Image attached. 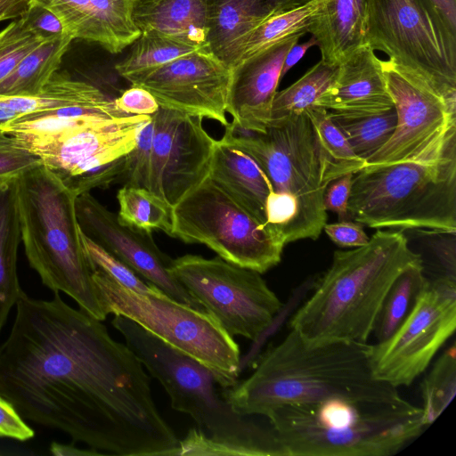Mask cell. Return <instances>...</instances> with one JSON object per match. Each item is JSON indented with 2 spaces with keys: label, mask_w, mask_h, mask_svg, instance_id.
<instances>
[{
  "label": "cell",
  "mask_w": 456,
  "mask_h": 456,
  "mask_svg": "<svg viewBox=\"0 0 456 456\" xmlns=\"http://www.w3.org/2000/svg\"><path fill=\"white\" fill-rule=\"evenodd\" d=\"M0 344V395L25 419L101 454L175 456L180 440L159 413L143 365L105 325L64 302L25 292Z\"/></svg>",
  "instance_id": "6da1fadb"
},
{
  "label": "cell",
  "mask_w": 456,
  "mask_h": 456,
  "mask_svg": "<svg viewBox=\"0 0 456 456\" xmlns=\"http://www.w3.org/2000/svg\"><path fill=\"white\" fill-rule=\"evenodd\" d=\"M369 347L342 340L312 343L290 330L248 378L221 394L236 412L263 417L286 404L400 398L396 387L373 376Z\"/></svg>",
  "instance_id": "7a4b0ae2"
},
{
  "label": "cell",
  "mask_w": 456,
  "mask_h": 456,
  "mask_svg": "<svg viewBox=\"0 0 456 456\" xmlns=\"http://www.w3.org/2000/svg\"><path fill=\"white\" fill-rule=\"evenodd\" d=\"M111 325L163 387L171 407L198 424L180 441L177 455L286 456L269 422L233 411L208 368L126 317L115 315Z\"/></svg>",
  "instance_id": "3957f363"
},
{
  "label": "cell",
  "mask_w": 456,
  "mask_h": 456,
  "mask_svg": "<svg viewBox=\"0 0 456 456\" xmlns=\"http://www.w3.org/2000/svg\"><path fill=\"white\" fill-rule=\"evenodd\" d=\"M224 127L221 140L249 155L270 182L266 217L272 233L285 245L316 240L327 222L323 194L335 177L305 111L264 131L234 119Z\"/></svg>",
  "instance_id": "277c9868"
},
{
  "label": "cell",
  "mask_w": 456,
  "mask_h": 456,
  "mask_svg": "<svg viewBox=\"0 0 456 456\" xmlns=\"http://www.w3.org/2000/svg\"><path fill=\"white\" fill-rule=\"evenodd\" d=\"M420 262L401 232L378 231L363 246L335 251L314 291L290 318V330L312 343H368L389 288Z\"/></svg>",
  "instance_id": "5b68a950"
},
{
  "label": "cell",
  "mask_w": 456,
  "mask_h": 456,
  "mask_svg": "<svg viewBox=\"0 0 456 456\" xmlns=\"http://www.w3.org/2000/svg\"><path fill=\"white\" fill-rule=\"evenodd\" d=\"M265 418L286 456H389L427 428L421 408L403 397L286 404Z\"/></svg>",
  "instance_id": "8992f818"
},
{
  "label": "cell",
  "mask_w": 456,
  "mask_h": 456,
  "mask_svg": "<svg viewBox=\"0 0 456 456\" xmlns=\"http://www.w3.org/2000/svg\"><path fill=\"white\" fill-rule=\"evenodd\" d=\"M21 241L42 283L99 321L107 314L80 240L77 196L43 165L17 177Z\"/></svg>",
  "instance_id": "52a82bcc"
},
{
  "label": "cell",
  "mask_w": 456,
  "mask_h": 456,
  "mask_svg": "<svg viewBox=\"0 0 456 456\" xmlns=\"http://www.w3.org/2000/svg\"><path fill=\"white\" fill-rule=\"evenodd\" d=\"M349 218L370 228L456 232V149L428 160L366 166L354 174Z\"/></svg>",
  "instance_id": "ba28073f"
},
{
  "label": "cell",
  "mask_w": 456,
  "mask_h": 456,
  "mask_svg": "<svg viewBox=\"0 0 456 456\" xmlns=\"http://www.w3.org/2000/svg\"><path fill=\"white\" fill-rule=\"evenodd\" d=\"M93 281L107 314L122 315L208 368L222 388L240 372V346L208 312L173 299L162 291L138 293L99 269Z\"/></svg>",
  "instance_id": "9c48e42d"
},
{
  "label": "cell",
  "mask_w": 456,
  "mask_h": 456,
  "mask_svg": "<svg viewBox=\"0 0 456 456\" xmlns=\"http://www.w3.org/2000/svg\"><path fill=\"white\" fill-rule=\"evenodd\" d=\"M366 37L398 71L456 102V31L431 0H366Z\"/></svg>",
  "instance_id": "30bf717a"
},
{
  "label": "cell",
  "mask_w": 456,
  "mask_h": 456,
  "mask_svg": "<svg viewBox=\"0 0 456 456\" xmlns=\"http://www.w3.org/2000/svg\"><path fill=\"white\" fill-rule=\"evenodd\" d=\"M171 237L203 244L233 265L264 273L286 246L208 176L173 207Z\"/></svg>",
  "instance_id": "8fae6325"
},
{
  "label": "cell",
  "mask_w": 456,
  "mask_h": 456,
  "mask_svg": "<svg viewBox=\"0 0 456 456\" xmlns=\"http://www.w3.org/2000/svg\"><path fill=\"white\" fill-rule=\"evenodd\" d=\"M171 274L231 336L256 340L282 305L260 273L187 254L172 260Z\"/></svg>",
  "instance_id": "7c38bea8"
},
{
  "label": "cell",
  "mask_w": 456,
  "mask_h": 456,
  "mask_svg": "<svg viewBox=\"0 0 456 456\" xmlns=\"http://www.w3.org/2000/svg\"><path fill=\"white\" fill-rule=\"evenodd\" d=\"M456 329V279L428 280L403 323L386 340L370 345L375 379L396 388L410 386Z\"/></svg>",
  "instance_id": "4fadbf2b"
},
{
  "label": "cell",
  "mask_w": 456,
  "mask_h": 456,
  "mask_svg": "<svg viewBox=\"0 0 456 456\" xmlns=\"http://www.w3.org/2000/svg\"><path fill=\"white\" fill-rule=\"evenodd\" d=\"M383 66L397 122L390 139L366 166L428 160L456 149V102L401 73L387 60Z\"/></svg>",
  "instance_id": "5bb4252c"
},
{
  "label": "cell",
  "mask_w": 456,
  "mask_h": 456,
  "mask_svg": "<svg viewBox=\"0 0 456 456\" xmlns=\"http://www.w3.org/2000/svg\"><path fill=\"white\" fill-rule=\"evenodd\" d=\"M150 115H131L72 131L37 151L42 165L77 197L119 183L126 155Z\"/></svg>",
  "instance_id": "9a60e30c"
},
{
  "label": "cell",
  "mask_w": 456,
  "mask_h": 456,
  "mask_svg": "<svg viewBox=\"0 0 456 456\" xmlns=\"http://www.w3.org/2000/svg\"><path fill=\"white\" fill-rule=\"evenodd\" d=\"M151 118L148 190L174 207L208 176L216 140L200 117L159 107Z\"/></svg>",
  "instance_id": "2e32d148"
},
{
  "label": "cell",
  "mask_w": 456,
  "mask_h": 456,
  "mask_svg": "<svg viewBox=\"0 0 456 456\" xmlns=\"http://www.w3.org/2000/svg\"><path fill=\"white\" fill-rule=\"evenodd\" d=\"M232 69L207 46L150 72L131 85L148 90L159 107L225 126Z\"/></svg>",
  "instance_id": "e0dca14e"
},
{
  "label": "cell",
  "mask_w": 456,
  "mask_h": 456,
  "mask_svg": "<svg viewBox=\"0 0 456 456\" xmlns=\"http://www.w3.org/2000/svg\"><path fill=\"white\" fill-rule=\"evenodd\" d=\"M76 213L81 230L139 276L173 299L207 312L171 274L173 259L157 247L151 234L120 224L90 192L77 197Z\"/></svg>",
  "instance_id": "ac0fdd59"
},
{
  "label": "cell",
  "mask_w": 456,
  "mask_h": 456,
  "mask_svg": "<svg viewBox=\"0 0 456 456\" xmlns=\"http://www.w3.org/2000/svg\"><path fill=\"white\" fill-rule=\"evenodd\" d=\"M303 35H292L232 68L226 112L246 128L268 125L284 60Z\"/></svg>",
  "instance_id": "d6986e66"
},
{
  "label": "cell",
  "mask_w": 456,
  "mask_h": 456,
  "mask_svg": "<svg viewBox=\"0 0 456 456\" xmlns=\"http://www.w3.org/2000/svg\"><path fill=\"white\" fill-rule=\"evenodd\" d=\"M315 105L349 118L375 115L394 108L383 61L369 44L357 47L338 62L333 83Z\"/></svg>",
  "instance_id": "ffe728a7"
},
{
  "label": "cell",
  "mask_w": 456,
  "mask_h": 456,
  "mask_svg": "<svg viewBox=\"0 0 456 456\" xmlns=\"http://www.w3.org/2000/svg\"><path fill=\"white\" fill-rule=\"evenodd\" d=\"M135 0H49L45 6L61 20L72 39L118 53L142 34L134 20Z\"/></svg>",
  "instance_id": "44dd1931"
},
{
  "label": "cell",
  "mask_w": 456,
  "mask_h": 456,
  "mask_svg": "<svg viewBox=\"0 0 456 456\" xmlns=\"http://www.w3.org/2000/svg\"><path fill=\"white\" fill-rule=\"evenodd\" d=\"M127 116L131 115L121 111L111 100L28 114L9 122L1 130L35 153L72 131Z\"/></svg>",
  "instance_id": "7402d4cb"
},
{
  "label": "cell",
  "mask_w": 456,
  "mask_h": 456,
  "mask_svg": "<svg viewBox=\"0 0 456 456\" xmlns=\"http://www.w3.org/2000/svg\"><path fill=\"white\" fill-rule=\"evenodd\" d=\"M208 177L267 227L266 201L272 187L263 170L249 155L222 140L216 141Z\"/></svg>",
  "instance_id": "603a6c76"
},
{
  "label": "cell",
  "mask_w": 456,
  "mask_h": 456,
  "mask_svg": "<svg viewBox=\"0 0 456 456\" xmlns=\"http://www.w3.org/2000/svg\"><path fill=\"white\" fill-rule=\"evenodd\" d=\"M212 0H135L134 20L141 30L155 31L200 48L206 46Z\"/></svg>",
  "instance_id": "cb8c5ba5"
},
{
  "label": "cell",
  "mask_w": 456,
  "mask_h": 456,
  "mask_svg": "<svg viewBox=\"0 0 456 456\" xmlns=\"http://www.w3.org/2000/svg\"><path fill=\"white\" fill-rule=\"evenodd\" d=\"M308 32L316 39L321 60L337 66L346 55L368 44L366 0H322Z\"/></svg>",
  "instance_id": "d4e9b609"
},
{
  "label": "cell",
  "mask_w": 456,
  "mask_h": 456,
  "mask_svg": "<svg viewBox=\"0 0 456 456\" xmlns=\"http://www.w3.org/2000/svg\"><path fill=\"white\" fill-rule=\"evenodd\" d=\"M273 13L265 0H212L207 48L232 69L248 33Z\"/></svg>",
  "instance_id": "484cf974"
},
{
  "label": "cell",
  "mask_w": 456,
  "mask_h": 456,
  "mask_svg": "<svg viewBox=\"0 0 456 456\" xmlns=\"http://www.w3.org/2000/svg\"><path fill=\"white\" fill-rule=\"evenodd\" d=\"M114 100L99 87L56 72L44 89L33 95L0 94V129L22 116L61 107L100 104Z\"/></svg>",
  "instance_id": "4316f807"
},
{
  "label": "cell",
  "mask_w": 456,
  "mask_h": 456,
  "mask_svg": "<svg viewBox=\"0 0 456 456\" xmlns=\"http://www.w3.org/2000/svg\"><path fill=\"white\" fill-rule=\"evenodd\" d=\"M17 177H0V334L12 308L24 292L17 272L21 242Z\"/></svg>",
  "instance_id": "83f0119b"
},
{
  "label": "cell",
  "mask_w": 456,
  "mask_h": 456,
  "mask_svg": "<svg viewBox=\"0 0 456 456\" xmlns=\"http://www.w3.org/2000/svg\"><path fill=\"white\" fill-rule=\"evenodd\" d=\"M72 41L71 37L65 35L43 42L0 83V94H39L58 71L62 57Z\"/></svg>",
  "instance_id": "f1b7e54d"
},
{
  "label": "cell",
  "mask_w": 456,
  "mask_h": 456,
  "mask_svg": "<svg viewBox=\"0 0 456 456\" xmlns=\"http://www.w3.org/2000/svg\"><path fill=\"white\" fill-rule=\"evenodd\" d=\"M322 4V0H308L299 6L269 16L246 37L234 66L289 36H304L309 31Z\"/></svg>",
  "instance_id": "f546056e"
},
{
  "label": "cell",
  "mask_w": 456,
  "mask_h": 456,
  "mask_svg": "<svg viewBox=\"0 0 456 456\" xmlns=\"http://www.w3.org/2000/svg\"><path fill=\"white\" fill-rule=\"evenodd\" d=\"M126 58L116 64L118 75L133 84L150 72L199 48L155 31L142 32Z\"/></svg>",
  "instance_id": "4dcf8cb0"
},
{
  "label": "cell",
  "mask_w": 456,
  "mask_h": 456,
  "mask_svg": "<svg viewBox=\"0 0 456 456\" xmlns=\"http://www.w3.org/2000/svg\"><path fill=\"white\" fill-rule=\"evenodd\" d=\"M428 281L423 262L408 267L395 280L384 298L372 332L377 343L388 338L403 323Z\"/></svg>",
  "instance_id": "1f68e13d"
},
{
  "label": "cell",
  "mask_w": 456,
  "mask_h": 456,
  "mask_svg": "<svg viewBox=\"0 0 456 456\" xmlns=\"http://www.w3.org/2000/svg\"><path fill=\"white\" fill-rule=\"evenodd\" d=\"M118 219L123 225L147 234L155 229L171 235L173 207L148 189L123 185L117 193Z\"/></svg>",
  "instance_id": "d6a6232c"
},
{
  "label": "cell",
  "mask_w": 456,
  "mask_h": 456,
  "mask_svg": "<svg viewBox=\"0 0 456 456\" xmlns=\"http://www.w3.org/2000/svg\"><path fill=\"white\" fill-rule=\"evenodd\" d=\"M337 66L321 60L291 86L276 92L267 126L278 124L292 115L305 112L309 107L315 105L318 98L333 83Z\"/></svg>",
  "instance_id": "836d02e7"
},
{
  "label": "cell",
  "mask_w": 456,
  "mask_h": 456,
  "mask_svg": "<svg viewBox=\"0 0 456 456\" xmlns=\"http://www.w3.org/2000/svg\"><path fill=\"white\" fill-rule=\"evenodd\" d=\"M329 114L345 134L355 155L365 162L387 142L397 122L395 108L382 113L357 118L342 117L330 111Z\"/></svg>",
  "instance_id": "e575fe53"
},
{
  "label": "cell",
  "mask_w": 456,
  "mask_h": 456,
  "mask_svg": "<svg viewBox=\"0 0 456 456\" xmlns=\"http://www.w3.org/2000/svg\"><path fill=\"white\" fill-rule=\"evenodd\" d=\"M456 393V347L453 343L436 361L423 379V422L430 426L450 404Z\"/></svg>",
  "instance_id": "d590c367"
},
{
  "label": "cell",
  "mask_w": 456,
  "mask_h": 456,
  "mask_svg": "<svg viewBox=\"0 0 456 456\" xmlns=\"http://www.w3.org/2000/svg\"><path fill=\"white\" fill-rule=\"evenodd\" d=\"M305 113L315 128L335 179L348 173L354 174L366 166V162L355 155L345 134L332 121L326 109L314 105Z\"/></svg>",
  "instance_id": "8d00e7d4"
},
{
  "label": "cell",
  "mask_w": 456,
  "mask_h": 456,
  "mask_svg": "<svg viewBox=\"0 0 456 456\" xmlns=\"http://www.w3.org/2000/svg\"><path fill=\"white\" fill-rule=\"evenodd\" d=\"M80 240L92 269H99L125 288L138 293L161 291L153 284L145 282L129 266L87 236L80 228Z\"/></svg>",
  "instance_id": "74e56055"
},
{
  "label": "cell",
  "mask_w": 456,
  "mask_h": 456,
  "mask_svg": "<svg viewBox=\"0 0 456 456\" xmlns=\"http://www.w3.org/2000/svg\"><path fill=\"white\" fill-rule=\"evenodd\" d=\"M43 42L31 31L21 18L13 20L0 31V83L20 62Z\"/></svg>",
  "instance_id": "f35d334b"
},
{
  "label": "cell",
  "mask_w": 456,
  "mask_h": 456,
  "mask_svg": "<svg viewBox=\"0 0 456 456\" xmlns=\"http://www.w3.org/2000/svg\"><path fill=\"white\" fill-rule=\"evenodd\" d=\"M40 165L37 155L0 129V177L19 176Z\"/></svg>",
  "instance_id": "ab89813d"
},
{
  "label": "cell",
  "mask_w": 456,
  "mask_h": 456,
  "mask_svg": "<svg viewBox=\"0 0 456 456\" xmlns=\"http://www.w3.org/2000/svg\"><path fill=\"white\" fill-rule=\"evenodd\" d=\"M21 19L31 31L45 41L66 35L58 17L41 3L31 2L28 11Z\"/></svg>",
  "instance_id": "60d3db41"
},
{
  "label": "cell",
  "mask_w": 456,
  "mask_h": 456,
  "mask_svg": "<svg viewBox=\"0 0 456 456\" xmlns=\"http://www.w3.org/2000/svg\"><path fill=\"white\" fill-rule=\"evenodd\" d=\"M114 101L116 106L128 115H151L159 108L156 99L148 90L135 85H131Z\"/></svg>",
  "instance_id": "b9f144b4"
},
{
  "label": "cell",
  "mask_w": 456,
  "mask_h": 456,
  "mask_svg": "<svg viewBox=\"0 0 456 456\" xmlns=\"http://www.w3.org/2000/svg\"><path fill=\"white\" fill-rule=\"evenodd\" d=\"M354 174L348 173L331 181L323 194V208L338 215L339 221L349 218L347 207Z\"/></svg>",
  "instance_id": "7bdbcfd3"
},
{
  "label": "cell",
  "mask_w": 456,
  "mask_h": 456,
  "mask_svg": "<svg viewBox=\"0 0 456 456\" xmlns=\"http://www.w3.org/2000/svg\"><path fill=\"white\" fill-rule=\"evenodd\" d=\"M14 406L0 395V437L24 442L34 436V431L24 421Z\"/></svg>",
  "instance_id": "ee69618b"
},
{
  "label": "cell",
  "mask_w": 456,
  "mask_h": 456,
  "mask_svg": "<svg viewBox=\"0 0 456 456\" xmlns=\"http://www.w3.org/2000/svg\"><path fill=\"white\" fill-rule=\"evenodd\" d=\"M323 229L335 244L343 248H358L370 240L362 224L355 221L346 219L333 224L326 223Z\"/></svg>",
  "instance_id": "f6af8a7d"
},
{
  "label": "cell",
  "mask_w": 456,
  "mask_h": 456,
  "mask_svg": "<svg viewBox=\"0 0 456 456\" xmlns=\"http://www.w3.org/2000/svg\"><path fill=\"white\" fill-rule=\"evenodd\" d=\"M30 4L31 0H0V21L21 18Z\"/></svg>",
  "instance_id": "bcb514c9"
},
{
  "label": "cell",
  "mask_w": 456,
  "mask_h": 456,
  "mask_svg": "<svg viewBox=\"0 0 456 456\" xmlns=\"http://www.w3.org/2000/svg\"><path fill=\"white\" fill-rule=\"evenodd\" d=\"M314 45H317L316 39L312 36L306 42L297 45L296 44L287 53L283 62L281 79L283 76L295 66L305 54V53Z\"/></svg>",
  "instance_id": "7dc6e473"
},
{
  "label": "cell",
  "mask_w": 456,
  "mask_h": 456,
  "mask_svg": "<svg viewBox=\"0 0 456 456\" xmlns=\"http://www.w3.org/2000/svg\"><path fill=\"white\" fill-rule=\"evenodd\" d=\"M50 452L55 456L101 455L100 452L93 449L81 450L73 444H63L55 442L52 443Z\"/></svg>",
  "instance_id": "c3c4849f"
},
{
  "label": "cell",
  "mask_w": 456,
  "mask_h": 456,
  "mask_svg": "<svg viewBox=\"0 0 456 456\" xmlns=\"http://www.w3.org/2000/svg\"><path fill=\"white\" fill-rule=\"evenodd\" d=\"M452 30L456 31V0H431Z\"/></svg>",
  "instance_id": "681fc988"
},
{
  "label": "cell",
  "mask_w": 456,
  "mask_h": 456,
  "mask_svg": "<svg viewBox=\"0 0 456 456\" xmlns=\"http://www.w3.org/2000/svg\"><path fill=\"white\" fill-rule=\"evenodd\" d=\"M308 0H265V4L273 12H279L299 6Z\"/></svg>",
  "instance_id": "f907efd6"
},
{
  "label": "cell",
  "mask_w": 456,
  "mask_h": 456,
  "mask_svg": "<svg viewBox=\"0 0 456 456\" xmlns=\"http://www.w3.org/2000/svg\"><path fill=\"white\" fill-rule=\"evenodd\" d=\"M31 1H47V0H31Z\"/></svg>",
  "instance_id": "816d5d0a"
}]
</instances>
